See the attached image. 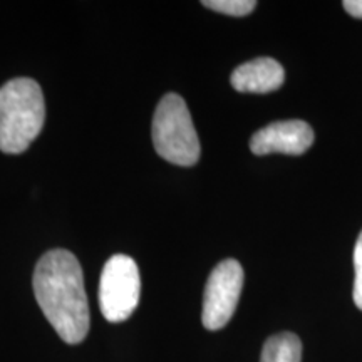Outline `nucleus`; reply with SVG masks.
Returning <instances> with one entry per match:
<instances>
[{"label":"nucleus","mask_w":362,"mask_h":362,"mask_svg":"<svg viewBox=\"0 0 362 362\" xmlns=\"http://www.w3.org/2000/svg\"><path fill=\"white\" fill-rule=\"evenodd\" d=\"M34 296L57 336L67 344L83 342L89 332V304L83 269L71 252H47L34 270Z\"/></svg>","instance_id":"f257e3e1"},{"label":"nucleus","mask_w":362,"mask_h":362,"mask_svg":"<svg viewBox=\"0 0 362 362\" xmlns=\"http://www.w3.org/2000/svg\"><path fill=\"white\" fill-rule=\"evenodd\" d=\"M44 121V94L34 79L17 78L0 88V151H25L42 131Z\"/></svg>","instance_id":"f03ea898"},{"label":"nucleus","mask_w":362,"mask_h":362,"mask_svg":"<svg viewBox=\"0 0 362 362\" xmlns=\"http://www.w3.org/2000/svg\"><path fill=\"white\" fill-rule=\"evenodd\" d=\"M153 146L163 160L178 166H193L200 160V139L187 103L170 93L158 104L153 116Z\"/></svg>","instance_id":"7ed1b4c3"},{"label":"nucleus","mask_w":362,"mask_h":362,"mask_svg":"<svg viewBox=\"0 0 362 362\" xmlns=\"http://www.w3.org/2000/svg\"><path fill=\"white\" fill-rule=\"evenodd\" d=\"M141 296V277L136 262L128 255H115L106 262L99 280V309L107 322L128 320Z\"/></svg>","instance_id":"20e7f679"},{"label":"nucleus","mask_w":362,"mask_h":362,"mask_svg":"<svg viewBox=\"0 0 362 362\" xmlns=\"http://www.w3.org/2000/svg\"><path fill=\"white\" fill-rule=\"evenodd\" d=\"M243 287V269L237 260L220 262L208 277L202 322L208 330L223 329L237 310Z\"/></svg>","instance_id":"39448f33"},{"label":"nucleus","mask_w":362,"mask_h":362,"mask_svg":"<svg viewBox=\"0 0 362 362\" xmlns=\"http://www.w3.org/2000/svg\"><path fill=\"white\" fill-rule=\"evenodd\" d=\"M314 143V131L305 121L291 119L277 121L257 131L250 139L253 155H270V153H284V155H304Z\"/></svg>","instance_id":"423d86ee"},{"label":"nucleus","mask_w":362,"mask_h":362,"mask_svg":"<svg viewBox=\"0 0 362 362\" xmlns=\"http://www.w3.org/2000/svg\"><path fill=\"white\" fill-rule=\"evenodd\" d=\"M285 81L284 67L272 57H259L238 66L230 83L238 93L265 94L277 90Z\"/></svg>","instance_id":"0eeeda50"},{"label":"nucleus","mask_w":362,"mask_h":362,"mask_svg":"<svg viewBox=\"0 0 362 362\" xmlns=\"http://www.w3.org/2000/svg\"><path fill=\"white\" fill-rule=\"evenodd\" d=\"M302 342L292 332H280L267 339L260 362H300Z\"/></svg>","instance_id":"6e6552de"},{"label":"nucleus","mask_w":362,"mask_h":362,"mask_svg":"<svg viewBox=\"0 0 362 362\" xmlns=\"http://www.w3.org/2000/svg\"><path fill=\"white\" fill-rule=\"evenodd\" d=\"M202 4L210 8V11L226 13V16L233 17L248 16L257 7V2H253V0H205Z\"/></svg>","instance_id":"1a4fd4ad"},{"label":"nucleus","mask_w":362,"mask_h":362,"mask_svg":"<svg viewBox=\"0 0 362 362\" xmlns=\"http://www.w3.org/2000/svg\"><path fill=\"white\" fill-rule=\"evenodd\" d=\"M354 291H352V297H354V304L357 309L362 310V232L356 242L354 248Z\"/></svg>","instance_id":"9d476101"},{"label":"nucleus","mask_w":362,"mask_h":362,"mask_svg":"<svg viewBox=\"0 0 362 362\" xmlns=\"http://www.w3.org/2000/svg\"><path fill=\"white\" fill-rule=\"evenodd\" d=\"M346 12L356 19H362V0H346L342 4Z\"/></svg>","instance_id":"9b49d317"}]
</instances>
